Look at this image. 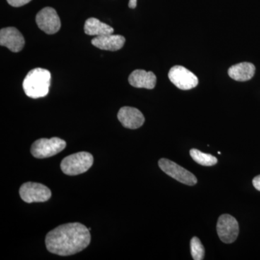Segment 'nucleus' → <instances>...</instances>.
Segmentation results:
<instances>
[{
    "label": "nucleus",
    "instance_id": "obj_1",
    "mask_svg": "<svg viewBox=\"0 0 260 260\" xmlns=\"http://www.w3.org/2000/svg\"><path fill=\"white\" fill-rule=\"evenodd\" d=\"M45 242L47 250L52 254L73 255L90 244V230L80 223L64 224L48 233Z\"/></svg>",
    "mask_w": 260,
    "mask_h": 260
},
{
    "label": "nucleus",
    "instance_id": "obj_2",
    "mask_svg": "<svg viewBox=\"0 0 260 260\" xmlns=\"http://www.w3.org/2000/svg\"><path fill=\"white\" fill-rule=\"evenodd\" d=\"M50 85V72L43 68H36L30 70L25 77L23 88L27 96L36 99L47 95Z\"/></svg>",
    "mask_w": 260,
    "mask_h": 260
},
{
    "label": "nucleus",
    "instance_id": "obj_3",
    "mask_svg": "<svg viewBox=\"0 0 260 260\" xmlns=\"http://www.w3.org/2000/svg\"><path fill=\"white\" fill-rule=\"evenodd\" d=\"M93 164V156L91 154L88 152H79L63 159L60 167L67 175L76 176L86 172Z\"/></svg>",
    "mask_w": 260,
    "mask_h": 260
},
{
    "label": "nucleus",
    "instance_id": "obj_4",
    "mask_svg": "<svg viewBox=\"0 0 260 260\" xmlns=\"http://www.w3.org/2000/svg\"><path fill=\"white\" fill-rule=\"evenodd\" d=\"M66 145V142L59 138H42L34 142L30 152L35 158H47L60 153Z\"/></svg>",
    "mask_w": 260,
    "mask_h": 260
},
{
    "label": "nucleus",
    "instance_id": "obj_5",
    "mask_svg": "<svg viewBox=\"0 0 260 260\" xmlns=\"http://www.w3.org/2000/svg\"><path fill=\"white\" fill-rule=\"evenodd\" d=\"M159 167L176 180L189 186H194L198 182L196 177L189 171L167 158H161L158 161Z\"/></svg>",
    "mask_w": 260,
    "mask_h": 260
},
{
    "label": "nucleus",
    "instance_id": "obj_6",
    "mask_svg": "<svg viewBox=\"0 0 260 260\" xmlns=\"http://www.w3.org/2000/svg\"><path fill=\"white\" fill-rule=\"evenodd\" d=\"M20 196L27 203H43L50 199L51 191L47 186L35 182H26L20 186Z\"/></svg>",
    "mask_w": 260,
    "mask_h": 260
},
{
    "label": "nucleus",
    "instance_id": "obj_7",
    "mask_svg": "<svg viewBox=\"0 0 260 260\" xmlns=\"http://www.w3.org/2000/svg\"><path fill=\"white\" fill-rule=\"evenodd\" d=\"M169 78L175 86L183 90H191L199 83L198 78L194 73L179 65L173 67L170 70Z\"/></svg>",
    "mask_w": 260,
    "mask_h": 260
},
{
    "label": "nucleus",
    "instance_id": "obj_8",
    "mask_svg": "<svg viewBox=\"0 0 260 260\" xmlns=\"http://www.w3.org/2000/svg\"><path fill=\"white\" fill-rule=\"evenodd\" d=\"M217 232L220 240L225 244L235 242L239 235V223L232 215H220L217 223Z\"/></svg>",
    "mask_w": 260,
    "mask_h": 260
},
{
    "label": "nucleus",
    "instance_id": "obj_9",
    "mask_svg": "<svg viewBox=\"0 0 260 260\" xmlns=\"http://www.w3.org/2000/svg\"><path fill=\"white\" fill-rule=\"evenodd\" d=\"M36 21L39 28L46 34H56L61 28V21L59 15L54 8L47 7L38 13Z\"/></svg>",
    "mask_w": 260,
    "mask_h": 260
},
{
    "label": "nucleus",
    "instance_id": "obj_10",
    "mask_svg": "<svg viewBox=\"0 0 260 260\" xmlns=\"http://www.w3.org/2000/svg\"><path fill=\"white\" fill-rule=\"evenodd\" d=\"M0 44L13 52H19L23 49L25 39L18 29L8 27L0 30Z\"/></svg>",
    "mask_w": 260,
    "mask_h": 260
},
{
    "label": "nucleus",
    "instance_id": "obj_11",
    "mask_svg": "<svg viewBox=\"0 0 260 260\" xmlns=\"http://www.w3.org/2000/svg\"><path fill=\"white\" fill-rule=\"evenodd\" d=\"M118 119L124 127L128 129H138L143 125L145 117L136 108L124 107L121 108L117 114Z\"/></svg>",
    "mask_w": 260,
    "mask_h": 260
},
{
    "label": "nucleus",
    "instance_id": "obj_12",
    "mask_svg": "<svg viewBox=\"0 0 260 260\" xmlns=\"http://www.w3.org/2000/svg\"><path fill=\"white\" fill-rule=\"evenodd\" d=\"M157 78L153 72L136 70L130 74L129 83L138 88L153 89L156 85Z\"/></svg>",
    "mask_w": 260,
    "mask_h": 260
},
{
    "label": "nucleus",
    "instance_id": "obj_13",
    "mask_svg": "<svg viewBox=\"0 0 260 260\" xmlns=\"http://www.w3.org/2000/svg\"><path fill=\"white\" fill-rule=\"evenodd\" d=\"M125 41V38L122 36L114 35L112 34L103 37H95L92 39L91 43L94 47L102 50L115 51L124 47Z\"/></svg>",
    "mask_w": 260,
    "mask_h": 260
},
{
    "label": "nucleus",
    "instance_id": "obj_14",
    "mask_svg": "<svg viewBox=\"0 0 260 260\" xmlns=\"http://www.w3.org/2000/svg\"><path fill=\"white\" fill-rule=\"evenodd\" d=\"M228 73L229 77L237 81H248L254 77L255 67L249 62L239 63L231 67Z\"/></svg>",
    "mask_w": 260,
    "mask_h": 260
},
{
    "label": "nucleus",
    "instance_id": "obj_15",
    "mask_svg": "<svg viewBox=\"0 0 260 260\" xmlns=\"http://www.w3.org/2000/svg\"><path fill=\"white\" fill-rule=\"evenodd\" d=\"M84 30L87 35L95 36V37L109 35L114 31L112 27L95 18L87 19L84 25Z\"/></svg>",
    "mask_w": 260,
    "mask_h": 260
},
{
    "label": "nucleus",
    "instance_id": "obj_16",
    "mask_svg": "<svg viewBox=\"0 0 260 260\" xmlns=\"http://www.w3.org/2000/svg\"><path fill=\"white\" fill-rule=\"evenodd\" d=\"M190 155L195 162L205 167H212L218 162V159L215 156L210 154L203 153L198 149H191Z\"/></svg>",
    "mask_w": 260,
    "mask_h": 260
},
{
    "label": "nucleus",
    "instance_id": "obj_17",
    "mask_svg": "<svg viewBox=\"0 0 260 260\" xmlns=\"http://www.w3.org/2000/svg\"><path fill=\"white\" fill-rule=\"evenodd\" d=\"M191 254L193 259H204L205 249L202 242L198 237H193L190 242Z\"/></svg>",
    "mask_w": 260,
    "mask_h": 260
},
{
    "label": "nucleus",
    "instance_id": "obj_18",
    "mask_svg": "<svg viewBox=\"0 0 260 260\" xmlns=\"http://www.w3.org/2000/svg\"><path fill=\"white\" fill-rule=\"evenodd\" d=\"M8 4L15 8L23 6V5L28 4L31 0H7Z\"/></svg>",
    "mask_w": 260,
    "mask_h": 260
},
{
    "label": "nucleus",
    "instance_id": "obj_19",
    "mask_svg": "<svg viewBox=\"0 0 260 260\" xmlns=\"http://www.w3.org/2000/svg\"><path fill=\"white\" fill-rule=\"evenodd\" d=\"M253 185L256 190L260 191V175L256 176V177L254 178L252 181Z\"/></svg>",
    "mask_w": 260,
    "mask_h": 260
},
{
    "label": "nucleus",
    "instance_id": "obj_20",
    "mask_svg": "<svg viewBox=\"0 0 260 260\" xmlns=\"http://www.w3.org/2000/svg\"><path fill=\"white\" fill-rule=\"evenodd\" d=\"M137 1L138 0H129V8H131V9H135L137 7Z\"/></svg>",
    "mask_w": 260,
    "mask_h": 260
}]
</instances>
